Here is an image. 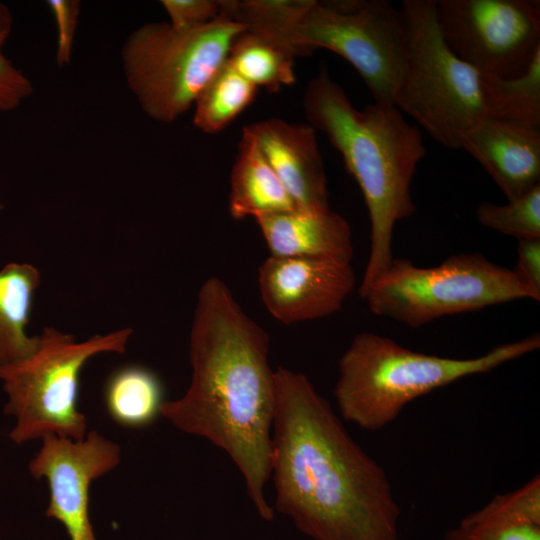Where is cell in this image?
Wrapping results in <instances>:
<instances>
[{
	"mask_svg": "<svg viewBox=\"0 0 540 540\" xmlns=\"http://www.w3.org/2000/svg\"><path fill=\"white\" fill-rule=\"evenodd\" d=\"M275 383L274 512L313 540H397L401 511L383 467L305 374L278 367Z\"/></svg>",
	"mask_w": 540,
	"mask_h": 540,
	"instance_id": "6da1fadb",
	"label": "cell"
},
{
	"mask_svg": "<svg viewBox=\"0 0 540 540\" xmlns=\"http://www.w3.org/2000/svg\"><path fill=\"white\" fill-rule=\"evenodd\" d=\"M189 341L190 386L181 398L164 401L160 415L223 450L241 472L257 513L272 520L265 497L276 411L269 335L224 281L210 277L198 291Z\"/></svg>",
	"mask_w": 540,
	"mask_h": 540,
	"instance_id": "7a4b0ae2",
	"label": "cell"
},
{
	"mask_svg": "<svg viewBox=\"0 0 540 540\" xmlns=\"http://www.w3.org/2000/svg\"><path fill=\"white\" fill-rule=\"evenodd\" d=\"M303 109L341 154L363 194L370 220V250L359 287L363 293L392 262L396 224L416 206L411 183L426 149L420 129L393 104L374 102L357 110L322 67L308 83Z\"/></svg>",
	"mask_w": 540,
	"mask_h": 540,
	"instance_id": "3957f363",
	"label": "cell"
},
{
	"mask_svg": "<svg viewBox=\"0 0 540 540\" xmlns=\"http://www.w3.org/2000/svg\"><path fill=\"white\" fill-rule=\"evenodd\" d=\"M246 29L272 38L294 56L328 49L359 73L375 102L393 104L406 56L400 9L388 0H225Z\"/></svg>",
	"mask_w": 540,
	"mask_h": 540,
	"instance_id": "277c9868",
	"label": "cell"
},
{
	"mask_svg": "<svg viewBox=\"0 0 540 540\" xmlns=\"http://www.w3.org/2000/svg\"><path fill=\"white\" fill-rule=\"evenodd\" d=\"M540 347L534 333L472 358L413 351L373 332L356 334L338 362L334 396L343 420L377 431L406 405L462 378L490 372Z\"/></svg>",
	"mask_w": 540,
	"mask_h": 540,
	"instance_id": "5b68a950",
	"label": "cell"
},
{
	"mask_svg": "<svg viewBox=\"0 0 540 540\" xmlns=\"http://www.w3.org/2000/svg\"><path fill=\"white\" fill-rule=\"evenodd\" d=\"M131 335V328H122L78 342L72 334L45 327L29 357L0 366L8 396L4 412L16 420L12 441L23 444L47 435L84 439L87 420L78 409L82 369L98 354H123Z\"/></svg>",
	"mask_w": 540,
	"mask_h": 540,
	"instance_id": "8992f818",
	"label": "cell"
},
{
	"mask_svg": "<svg viewBox=\"0 0 540 540\" xmlns=\"http://www.w3.org/2000/svg\"><path fill=\"white\" fill-rule=\"evenodd\" d=\"M245 30L223 11L192 30H177L169 23H147L136 29L121 54L128 86L144 112L165 123L185 113Z\"/></svg>",
	"mask_w": 540,
	"mask_h": 540,
	"instance_id": "52a82bcc",
	"label": "cell"
},
{
	"mask_svg": "<svg viewBox=\"0 0 540 540\" xmlns=\"http://www.w3.org/2000/svg\"><path fill=\"white\" fill-rule=\"evenodd\" d=\"M400 10L407 46L393 103L436 142L460 149L461 137L486 116L482 76L443 41L434 0H404Z\"/></svg>",
	"mask_w": 540,
	"mask_h": 540,
	"instance_id": "ba28073f",
	"label": "cell"
},
{
	"mask_svg": "<svg viewBox=\"0 0 540 540\" xmlns=\"http://www.w3.org/2000/svg\"><path fill=\"white\" fill-rule=\"evenodd\" d=\"M360 296L373 314L413 328L515 300H540L513 269L478 252L454 254L432 267L394 258Z\"/></svg>",
	"mask_w": 540,
	"mask_h": 540,
	"instance_id": "9c48e42d",
	"label": "cell"
},
{
	"mask_svg": "<svg viewBox=\"0 0 540 540\" xmlns=\"http://www.w3.org/2000/svg\"><path fill=\"white\" fill-rule=\"evenodd\" d=\"M447 47L479 74L513 78L540 52L539 0H434Z\"/></svg>",
	"mask_w": 540,
	"mask_h": 540,
	"instance_id": "30bf717a",
	"label": "cell"
},
{
	"mask_svg": "<svg viewBox=\"0 0 540 540\" xmlns=\"http://www.w3.org/2000/svg\"><path fill=\"white\" fill-rule=\"evenodd\" d=\"M120 462V447L96 431L80 441L47 435L29 463L30 473L46 478V516L61 522L71 540H96L89 518V489Z\"/></svg>",
	"mask_w": 540,
	"mask_h": 540,
	"instance_id": "8fae6325",
	"label": "cell"
},
{
	"mask_svg": "<svg viewBox=\"0 0 540 540\" xmlns=\"http://www.w3.org/2000/svg\"><path fill=\"white\" fill-rule=\"evenodd\" d=\"M355 286V272L348 263L269 255L258 269L262 302L284 324L338 312Z\"/></svg>",
	"mask_w": 540,
	"mask_h": 540,
	"instance_id": "7c38bea8",
	"label": "cell"
},
{
	"mask_svg": "<svg viewBox=\"0 0 540 540\" xmlns=\"http://www.w3.org/2000/svg\"><path fill=\"white\" fill-rule=\"evenodd\" d=\"M505 194L517 199L540 186V126L483 117L460 140Z\"/></svg>",
	"mask_w": 540,
	"mask_h": 540,
	"instance_id": "4fadbf2b",
	"label": "cell"
},
{
	"mask_svg": "<svg viewBox=\"0 0 540 540\" xmlns=\"http://www.w3.org/2000/svg\"><path fill=\"white\" fill-rule=\"evenodd\" d=\"M298 209L329 208L327 177L310 125L271 118L247 125Z\"/></svg>",
	"mask_w": 540,
	"mask_h": 540,
	"instance_id": "5bb4252c",
	"label": "cell"
},
{
	"mask_svg": "<svg viewBox=\"0 0 540 540\" xmlns=\"http://www.w3.org/2000/svg\"><path fill=\"white\" fill-rule=\"evenodd\" d=\"M270 255L351 264L352 231L340 214L325 210H295L255 218Z\"/></svg>",
	"mask_w": 540,
	"mask_h": 540,
	"instance_id": "9a60e30c",
	"label": "cell"
},
{
	"mask_svg": "<svg viewBox=\"0 0 540 540\" xmlns=\"http://www.w3.org/2000/svg\"><path fill=\"white\" fill-rule=\"evenodd\" d=\"M228 207L237 220L298 210L248 126L243 128L231 170Z\"/></svg>",
	"mask_w": 540,
	"mask_h": 540,
	"instance_id": "2e32d148",
	"label": "cell"
},
{
	"mask_svg": "<svg viewBox=\"0 0 540 540\" xmlns=\"http://www.w3.org/2000/svg\"><path fill=\"white\" fill-rule=\"evenodd\" d=\"M40 284L39 270L29 263L12 262L0 270V366L29 357L37 347L38 336H28L26 328Z\"/></svg>",
	"mask_w": 540,
	"mask_h": 540,
	"instance_id": "e0dca14e",
	"label": "cell"
},
{
	"mask_svg": "<svg viewBox=\"0 0 540 540\" xmlns=\"http://www.w3.org/2000/svg\"><path fill=\"white\" fill-rule=\"evenodd\" d=\"M104 401L108 414L117 424L144 427L160 415L163 386L151 370L138 365L123 366L109 376Z\"/></svg>",
	"mask_w": 540,
	"mask_h": 540,
	"instance_id": "ac0fdd59",
	"label": "cell"
},
{
	"mask_svg": "<svg viewBox=\"0 0 540 540\" xmlns=\"http://www.w3.org/2000/svg\"><path fill=\"white\" fill-rule=\"evenodd\" d=\"M294 57L272 38L246 29L233 42L227 62L255 87L275 93L295 83Z\"/></svg>",
	"mask_w": 540,
	"mask_h": 540,
	"instance_id": "d6986e66",
	"label": "cell"
},
{
	"mask_svg": "<svg viewBox=\"0 0 540 540\" xmlns=\"http://www.w3.org/2000/svg\"><path fill=\"white\" fill-rule=\"evenodd\" d=\"M256 94L257 87L226 60L195 100L193 123L205 133H218L254 101Z\"/></svg>",
	"mask_w": 540,
	"mask_h": 540,
	"instance_id": "ffe728a7",
	"label": "cell"
},
{
	"mask_svg": "<svg viewBox=\"0 0 540 540\" xmlns=\"http://www.w3.org/2000/svg\"><path fill=\"white\" fill-rule=\"evenodd\" d=\"M481 85L486 116L540 126V52L522 75L482 76Z\"/></svg>",
	"mask_w": 540,
	"mask_h": 540,
	"instance_id": "44dd1931",
	"label": "cell"
},
{
	"mask_svg": "<svg viewBox=\"0 0 540 540\" xmlns=\"http://www.w3.org/2000/svg\"><path fill=\"white\" fill-rule=\"evenodd\" d=\"M462 526L540 525V478L534 476L520 488L495 496L485 506L465 516Z\"/></svg>",
	"mask_w": 540,
	"mask_h": 540,
	"instance_id": "7402d4cb",
	"label": "cell"
},
{
	"mask_svg": "<svg viewBox=\"0 0 540 540\" xmlns=\"http://www.w3.org/2000/svg\"><path fill=\"white\" fill-rule=\"evenodd\" d=\"M484 227L518 240L540 238V186L506 204L483 202L476 209Z\"/></svg>",
	"mask_w": 540,
	"mask_h": 540,
	"instance_id": "603a6c76",
	"label": "cell"
},
{
	"mask_svg": "<svg viewBox=\"0 0 540 540\" xmlns=\"http://www.w3.org/2000/svg\"><path fill=\"white\" fill-rule=\"evenodd\" d=\"M12 25L11 11L0 2V112L16 109L33 91L30 80L12 64L2 50Z\"/></svg>",
	"mask_w": 540,
	"mask_h": 540,
	"instance_id": "cb8c5ba5",
	"label": "cell"
},
{
	"mask_svg": "<svg viewBox=\"0 0 540 540\" xmlns=\"http://www.w3.org/2000/svg\"><path fill=\"white\" fill-rule=\"evenodd\" d=\"M161 5L177 30H192L207 25L222 11L221 0H163Z\"/></svg>",
	"mask_w": 540,
	"mask_h": 540,
	"instance_id": "d4e9b609",
	"label": "cell"
},
{
	"mask_svg": "<svg viewBox=\"0 0 540 540\" xmlns=\"http://www.w3.org/2000/svg\"><path fill=\"white\" fill-rule=\"evenodd\" d=\"M47 6L57 29L56 62L62 67L69 64L78 23L80 2L75 0H49Z\"/></svg>",
	"mask_w": 540,
	"mask_h": 540,
	"instance_id": "484cf974",
	"label": "cell"
},
{
	"mask_svg": "<svg viewBox=\"0 0 540 540\" xmlns=\"http://www.w3.org/2000/svg\"><path fill=\"white\" fill-rule=\"evenodd\" d=\"M443 540H540V525H495L467 527L458 524Z\"/></svg>",
	"mask_w": 540,
	"mask_h": 540,
	"instance_id": "4316f807",
	"label": "cell"
},
{
	"mask_svg": "<svg viewBox=\"0 0 540 540\" xmlns=\"http://www.w3.org/2000/svg\"><path fill=\"white\" fill-rule=\"evenodd\" d=\"M514 272L540 294V238L517 241V263Z\"/></svg>",
	"mask_w": 540,
	"mask_h": 540,
	"instance_id": "83f0119b",
	"label": "cell"
}]
</instances>
